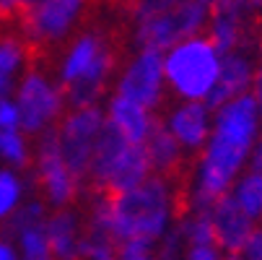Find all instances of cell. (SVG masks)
<instances>
[{
    "label": "cell",
    "instance_id": "603a6c76",
    "mask_svg": "<svg viewBox=\"0 0 262 260\" xmlns=\"http://www.w3.org/2000/svg\"><path fill=\"white\" fill-rule=\"evenodd\" d=\"M117 260H159V245L148 239H125L117 245Z\"/></svg>",
    "mask_w": 262,
    "mask_h": 260
},
{
    "label": "cell",
    "instance_id": "d4e9b609",
    "mask_svg": "<svg viewBox=\"0 0 262 260\" xmlns=\"http://www.w3.org/2000/svg\"><path fill=\"white\" fill-rule=\"evenodd\" d=\"M223 252L218 242H198V245H184L182 260H221Z\"/></svg>",
    "mask_w": 262,
    "mask_h": 260
},
{
    "label": "cell",
    "instance_id": "4dcf8cb0",
    "mask_svg": "<svg viewBox=\"0 0 262 260\" xmlns=\"http://www.w3.org/2000/svg\"><path fill=\"white\" fill-rule=\"evenodd\" d=\"M252 167L262 172V135H259V141H257V148H254V156H252Z\"/></svg>",
    "mask_w": 262,
    "mask_h": 260
},
{
    "label": "cell",
    "instance_id": "1f68e13d",
    "mask_svg": "<svg viewBox=\"0 0 262 260\" xmlns=\"http://www.w3.org/2000/svg\"><path fill=\"white\" fill-rule=\"evenodd\" d=\"M247 3H249L252 11H259V8H262V0H247Z\"/></svg>",
    "mask_w": 262,
    "mask_h": 260
},
{
    "label": "cell",
    "instance_id": "d6986e66",
    "mask_svg": "<svg viewBox=\"0 0 262 260\" xmlns=\"http://www.w3.org/2000/svg\"><path fill=\"white\" fill-rule=\"evenodd\" d=\"M31 185L34 182L26 177V172L0 164V227H6L13 213L24 206V201L31 195Z\"/></svg>",
    "mask_w": 262,
    "mask_h": 260
},
{
    "label": "cell",
    "instance_id": "484cf974",
    "mask_svg": "<svg viewBox=\"0 0 262 260\" xmlns=\"http://www.w3.org/2000/svg\"><path fill=\"white\" fill-rule=\"evenodd\" d=\"M182 252H184V239H182L179 229L174 227L159 242V260H182Z\"/></svg>",
    "mask_w": 262,
    "mask_h": 260
},
{
    "label": "cell",
    "instance_id": "6da1fadb",
    "mask_svg": "<svg viewBox=\"0 0 262 260\" xmlns=\"http://www.w3.org/2000/svg\"><path fill=\"white\" fill-rule=\"evenodd\" d=\"M262 135V109L254 94L236 96L213 109V130L195 159L184 190V208H210L229 195L242 172L252 167Z\"/></svg>",
    "mask_w": 262,
    "mask_h": 260
},
{
    "label": "cell",
    "instance_id": "f546056e",
    "mask_svg": "<svg viewBox=\"0 0 262 260\" xmlns=\"http://www.w3.org/2000/svg\"><path fill=\"white\" fill-rule=\"evenodd\" d=\"M252 94H254V99H257V104H259V109H262V65H259V73H257V81H254Z\"/></svg>",
    "mask_w": 262,
    "mask_h": 260
},
{
    "label": "cell",
    "instance_id": "8fae6325",
    "mask_svg": "<svg viewBox=\"0 0 262 260\" xmlns=\"http://www.w3.org/2000/svg\"><path fill=\"white\" fill-rule=\"evenodd\" d=\"M161 125L184 148V154L198 156L203 151V146L208 143V138H210V130H213V107L208 102L174 99L164 109Z\"/></svg>",
    "mask_w": 262,
    "mask_h": 260
},
{
    "label": "cell",
    "instance_id": "7402d4cb",
    "mask_svg": "<svg viewBox=\"0 0 262 260\" xmlns=\"http://www.w3.org/2000/svg\"><path fill=\"white\" fill-rule=\"evenodd\" d=\"M81 260H117V239H112L109 234L86 227Z\"/></svg>",
    "mask_w": 262,
    "mask_h": 260
},
{
    "label": "cell",
    "instance_id": "cb8c5ba5",
    "mask_svg": "<svg viewBox=\"0 0 262 260\" xmlns=\"http://www.w3.org/2000/svg\"><path fill=\"white\" fill-rule=\"evenodd\" d=\"M21 128V112L13 94L0 96V133L3 130H18Z\"/></svg>",
    "mask_w": 262,
    "mask_h": 260
},
{
    "label": "cell",
    "instance_id": "3957f363",
    "mask_svg": "<svg viewBox=\"0 0 262 260\" xmlns=\"http://www.w3.org/2000/svg\"><path fill=\"white\" fill-rule=\"evenodd\" d=\"M55 78L62 84L70 107L101 104L117 76V52L101 29H81L62 45Z\"/></svg>",
    "mask_w": 262,
    "mask_h": 260
},
{
    "label": "cell",
    "instance_id": "7c38bea8",
    "mask_svg": "<svg viewBox=\"0 0 262 260\" xmlns=\"http://www.w3.org/2000/svg\"><path fill=\"white\" fill-rule=\"evenodd\" d=\"M104 115H106V128L112 133H117L120 138H125L130 143H140V146L148 143V138L154 135V130L161 123L154 109H148L133 99H125L120 94L106 96Z\"/></svg>",
    "mask_w": 262,
    "mask_h": 260
},
{
    "label": "cell",
    "instance_id": "5b68a950",
    "mask_svg": "<svg viewBox=\"0 0 262 260\" xmlns=\"http://www.w3.org/2000/svg\"><path fill=\"white\" fill-rule=\"evenodd\" d=\"M151 174L154 169H151V162H148L145 146L130 143L106 128L94 151L86 179L91 182V188L96 193L117 195V193L138 188Z\"/></svg>",
    "mask_w": 262,
    "mask_h": 260
},
{
    "label": "cell",
    "instance_id": "e0dca14e",
    "mask_svg": "<svg viewBox=\"0 0 262 260\" xmlns=\"http://www.w3.org/2000/svg\"><path fill=\"white\" fill-rule=\"evenodd\" d=\"M31 45L21 34H0V96L13 94L16 84L29 70Z\"/></svg>",
    "mask_w": 262,
    "mask_h": 260
},
{
    "label": "cell",
    "instance_id": "52a82bcc",
    "mask_svg": "<svg viewBox=\"0 0 262 260\" xmlns=\"http://www.w3.org/2000/svg\"><path fill=\"white\" fill-rule=\"evenodd\" d=\"M31 182L39 195L52 211L70 208L81 193V177L70 169L62 156L57 133L50 130L34 138V162H31Z\"/></svg>",
    "mask_w": 262,
    "mask_h": 260
},
{
    "label": "cell",
    "instance_id": "30bf717a",
    "mask_svg": "<svg viewBox=\"0 0 262 260\" xmlns=\"http://www.w3.org/2000/svg\"><path fill=\"white\" fill-rule=\"evenodd\" d=\"M112 94H120L125 99H133L148 109H159L166 104V76H164V52L156 50H135L120 68Z\"/></svg>",
    "mask_w": 262,
    "mask_h": 260
},
{
    "label": "cell",
    "instance_id": "277c9868",
    "mask_svg": "<svg viewBox=\"0 0 262 260\" xmlns=\"http://www.w3.org/2000/svg\"><path fill=\"white\" fill-rule=\"evenodd\" d=\"M223 52L208 34H192L164 52V76L169 94L187 102H208L221 73Z\"/></svg>",
    "mask_w": 262,
    "mask_h": 260
},
{
    "label": "cell",
    "instance_id": "836d02e7",
    "mask_svg": "<svg viewBox=\"0 0 262 260\" xmlns=\"http://www.w3.org/2000/svg\"><path fill=\"white\" fill-rule=\"evenodd\" d=\"M6 18V11H3V3H0V21H3Z\"/></svg>",
    "mask_w": 262,
    "mask_h": 260
},
{
    "label": "cell",
    "instance_id": "f1b7e54d",
    "mask_svg": "<svg viewBox=\"0 0 262 260\" xmlns=\"http://www.w3.org/2000/svg\"><path fill=\"white\" fill-rule=\"evenodd\" d=\"M0 260H21V252H18L16 242L6 232L0 234Z\"/></svg>",
    "mask_w": 262,
    "mask_h": 260
},
{
    "label": "cell",
    "instance_id": "2e32d148",
    "mask_svg": "<svg viewBox=\"0 0 262 260\" xmlns=\"http://www.w3.org/2000/svg\"><path fill=\"white\" fill-rule=\"evenodd\" d=\"M208 211H210V218H213V229H215L218 247L223 252L239 255L242 247H244V242H247V237L252 234V229L257 224L231 201V195H223Z\"/></svg>",
    "mask_w": 262,
    "mask_h": 260
},
{
    "label": "cell",
    "instance_id": "d6a6232c",
    "mask_svg": "<svg viewBox=\"0 0 262 260\" xmlns=\"http://www.w3.org/2000/svg\"><path fill=\"white\" fill-rule=\"evenodd\" d=\"M221 260H244V257H242V255H231V252H226Z\"/></svg>",
    "mask_w": 262,
    "mask_h": 260
},
{
    "label": "cell",
    "instance_id": "9c48e42d",
    "mask_svg": "<svg viewBox=\"0 0 262 260\" xmlns=\"http://www.w3.org/2000/svg\"><path fill=\"white\" fill-rule=\"evenodd\" d=\"M106 130V115L104 104H89V107H68V112L57 123L55 133L62 148V156L81 179H86L94 151Z\"/></svg>",
    "mask_w": 262,
    "mask_h": 260
},
{
    "label": "cell",
    "instance_id": "4fadbf2b",
    "mask_svg": "<svg viewBox=\"0 0 262 260\" xmlns=\"http://www.w3.org/2000/svg\"><path fill=\"white\" fill-rule=\"evenodd\" d=\"M257 73H259V63L254 60V55H249L244 47L231 50L223 55L221 60V73H218V84L208 99V104L215 109L223 102H231L236 96L252 94L254 81H257Z\"/></svg>",
    "mask_w": 262,
    "mask_h": 260
},
{
    "label": "cell",
    "instance_id": "ba28073f",
    "mask_svg": "<svg viewBox=\"0 0 262 260\" xmlns=\"http://www.w3.org/2000/svg\"><path fill=\"white\" fill-rule=\"evenodd\" d=\"M91 8V0H39L21 16V36L39 50L60 47L76 31Z\"/></svg>",
    "mask_w": 262,
    "mask_h": 260
},
{
    "label": "cell",
    "instance_id": "4316f807",
    "mask_svg": "<svg viewBox=\"0 0 262 260\" xmlns=\"http://www.w3.org/2000/svg\"><path fill=\"white\" fill-rule=\"evenodd\" d=\"M244 260H262V224H257L252 229V234L247 237L242 252H239Z\"/></svg>",
    "mask_w": 262,
    "mask_h": 260
},
{
    "label": "cell",
    "instance_id": "7a4b0ae2",
    "mask_svg": "<svg viewBox=\"0 0 262 260\" xmlns=\"http://www.w3.org/2000/svg\"><path fill=\"white\" fill-rule=\"evenodd\" d=\"M179 190L174 177L151 174L138 188L104 195L99 193L86 213V227L109 234L112 239H148L161 242L179 218Z\"/></svg>",
    "mask_w": 262,
    "mask_h": 260
},
{
    "label": "cell",
    "instance_id": "5bb4252c",
    "mask_svg": "<svg viewBox=\"0 0 262 260\" xmlns=\"http://www.w3.org/2000/svg\"><path fill=\"white\" fill-rule=\"evenodd\" d=\"M247 0H213V11L205 34L210 42L226 55L231 50L244 47V31H247V16H249Z\"/></svg>",
    "mask_w": 262,
    "mask_h": 260
},
{
    "label": "cell",
    "instance_id": "83f0119b",
    "mask_svg": "<svg viewBox=\"0 0 262 260\" xmlns=\"http://www.w3.org/2000/svg\"><path fill=\"white\" fill-rule=\"evenodd\" d=\"M3 3V11L6 16H24L29 8H34L39 0H0Z\"/></svg>",
    "mask_w": 262,
    "mask_h": 260
},
{
    "label": "cell",
    "instance_id": "9a60e30c",
    "mask_svg": "<svg viewBox=\"0 0 262 260\" xmlns=\"http://www.w3.org/2000/svg\"><path fill=\"white\" fill-rule=\"evenodd\" d=\"M50 255L55 260H81L86 239V218L76 208H57L47 216Z\"/></svg>",
    "mask_w": 262,
    "mask_h": 260
},
{
    "label": "cell",
    "instance_id": "e575fe53",
    "mask_svg": "<svg viewBox=\"0 0 262 260\" xmlns=\"http://www.w3.org/2000/svg\"><path fill=\"white\" fill-rule=\"evenodd\" d=\"M36 260H55V257H52V255H47V257H36Z\"/></svg>",
    "mask_w": 262,
    "mask_h": 260
},
{
    "label": "cell",
    "instance_id": "8992f818",
    "mask_svg": "<svg viewBox=\"0 0 262 260\" xmlns=\"http://www.w3.org/2000/svg\"><path fill=\"white\" fill-rule=\"evenodd\" d=\"M13 99L21 112V130L31 138L55 130L70 107L62 84L45 68H29L13 89Z\"/></svg>",
    "mask_w": 262,
    "mask_h": 260
},
{
    "label": "cell",
    "instance_id": "44dd1931",
    "mask_svg": "<svg viewBox=\"0 0 262 260\" xmlns=\"http://www.w3.org/2000/svg\"><path fill=\"white\" fill-rule=\"evenodd\" d=\"M34 162V138L26 135L21 128L18 130H3L0 133V164L29 172Z\"/></svg>",
    "mask_w": 262,
    "mask_h": 260
},
{
    "label": "cell",
    "instance_id": "ac0fdd59",
    "mask_svg": "<svg viewBox=\"0 0 262 260\" xmlns=\"http://www.w3.org/2000/svg\"><path fill=\"white\" fill-rule=\"evenodd\" d=\"M148 151V162H151L154 174H164V177H174L182 172L184 167V148L169 135V130L159 123V128L154 130V135L145 143Z\"/></svg>",
    "mask_w": 262,
    "mask_h": 260
},
{
    "label": "cell",
    "instance_id": "ffe728a7",
    "mask_svg": "<svg viewBox=\"0 0 262 260\" xmlns=\"http://www.w3.org/2000/svg\"><path fill=\"white\" fill-rule=\"evenodd\" d=\"M229 195L254 224H262V172L259 169L249 167L247 172H242L239 179L231 185Z\"/></svg>",
    "mask_w": 262,
    "mask_h": 260
}]
</instances>
